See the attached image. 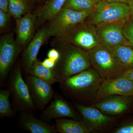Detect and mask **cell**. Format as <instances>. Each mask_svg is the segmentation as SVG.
<instances>
[{
  "label": "cell",
  "instance_id": "6da1fadb",
  "mask_svg": "<svg viewBox=\"0 0 133 133\" xmlns=\"http://www.w3.org/2000/svg\"><path fill=\"white\" fill-rule=\"evenodd\" d=\"M57 50L60 57L53 70L59 83L90 69L91 63L88 54L80 49L72 48Z\"/></svg>",
  "mask_w": 133,
  "mask_h": 133
},
{
  "label": "cell",
  "instance_id": "7a4b0ae2",
  "mask_svg": "<svg viewBox=\"0 0 133 133\" xmlns=\"http://www.w3.org/2000/svg\"><path fill=\"white\" fill-rule=\"evenodd\" d=\"M92 11L91 22L97 26L108 23L124 25L132 15L128 4L105 0L95 3Z\"/></svg>",
  "mask_w": 133,
  "mask_h": 133
},
{
  "label": "cell",
  "instance_id": "3957f363",
  "mask_svg": "<svg viewBox=\"0 0 133 133\" xmlns=\"http://www.w3.org/2000/svg\"><path fill=\"white\" fill-rule=\"evenodd\" d=\"M88 55L94 69L103 79L118 77L127 70L103 45L90 50Z\"/></svg>",
  "mask_w": 133,
  "mask_h": 133
},
{
  "label": "cell",
  "instance_id": "277c9868",
  "mask_svg": "<svg viewBox=\"0 0 133 133\" xmlns=\"http://www.w3.org/2000/svg\"><path fill=\"white\" fill-rule=\"evenodd\" d=\"M103 80L95 69L90 68L60 83L64 90L79 98L84 97L92 92L96 94Z\"/></svg>",
  "mask_w": 133,
  "mask_h": 133
},
{
  "label": "cell",
  "instance_id": "5b68a950",
  "mask_svg": "<svg viewBox=\"0 0 133 133\" xmlns=\"http://www.w3.org/2000/svg\"><path fill=\"white\" fill-rule=\"evenodd\" d=\"M91 12L77 11L63 8L49 21V37L57 36L72 27L84 21Z\"/></svg>",
  "mask_w": 133,
  "mask_h": 133
},
{
  "label": "cell",
  "instance_id": "8992f818",
  "mask_svg": "<svg viewBox=\"0 0 133 133\" xmlns=\"http://www.w3.org/2000/svg\"><path fill=\"white\" fill-rule=\"evenodd\" d=\"M9 85L16 104L19 109L22 111H33L35 107L28 86L22 76L20 64L15 67L11 73Z\"/></svg>",
  "mask_w": 133,
  "mask_h": 133
},
{
  "label": "cell",
  "instance_id": "52a82bcc",
  "mask_svg": "<svg viewBox=\"0 0 133 133\" xmlns=\"http://www.w3.org/2000/svg\"><path fill=\"white\" fill-rule=\"evenodd\" d=\"M118 95L126 97L133 96V82L124 76L104 79L101 83L95 95V99Z\"/></svg>",
  "mask_w": 133,
  "mask_h": 133
},
{
  "label": "cell",
  "instance_id": "ba28073f",
  "mask_svg": "<svg viewBox=\"0 0 133 133\" xmlns=\"http://www.w3.org/2000/svg\"><path fill=\"white\" fill-rule=\"evenodd\" d=\"M21 47L15 41L13 35H5L0 40V78L5 79L19 55Z\"/></svg>",
  "mask_w": 133,
  "mask_h": 133
},
{
  "label": "cell",
  "instance_id": "9c48e42d",
  "mask_svg": "<svg viewBox=\"0 0 133 133\" xmlns=\"http://www.w3.org/2000/svg\"><path fill=\"white\" fill-rule=\"evenodd\" d=\"M25 82L35 107L43 109L55 95L52 85L30 74Z\"/></svg>",
  "mask_w": 133,
  "mask_h": 133
},
{
  "label": "cell",
  "instance_id": "30bf717a",
  "mask_svg": "<svg viewBox=\"0 0 133 133\" xmlns=\"http://www.w3.org/2000/svg\"><path fill=\"white\" fill-rule=\"evenodd\" d=\"M56 37L58 41H68L78 47L90 50L99 45L100 41L97 35L86 29L74 31L68 29Z\"/></svg>",
  "mask_w": 133,
  "mask_h": 133
},
{
  "label": "cell",
  "instance_id": "8fae6325",
  "mask_svg": "<svg viewBox=\"0 0 133 133\" xmlns=\"http://www.w3.org/2000/svg\"><path fill=\"white\" fill-rule=\"evenodd\" d=\"M123 25L115 23L100 24L97 26V32L102 45L107 48L116 45H131L124 37Z\"/></svg>",
  "mask_w": 133,
  "mask_h": 133
},
{
  "label": "cell",
  "instance_id": "7c38bea8",
  "mask_svg": "<svg viewBox=\"0 0 133 133\" xmlns=\"http://www.w3.org/2000/svg\"><path fill=\"white\" fill-rule=\"evenodd\" d=\"M70 118L77 119L78 116L72 108L58 94H56L49 105L44 110L41 118L45 121L53 119Z\"/></svg>",
  "mask_w": 133,
  "mask_h": 133
},
{
  "label": "cell",
  "instance_id": "4fadbf2b",
  "mask_svg": "<svg viewBox=\"0 0 133 133\" xmlns=\"http://www.w3.org/2000/svg\"><path fill=\"white\" fill-rule=\"evenodd\" d=\"M49 37L47 27H42L28 44L22 57L23 68L26 73L29 74L33 63L37 59L41 47Z\"/></svg>",
  "mask_w": 133,
  "mask_h": 133
},
{
  "label": "cell",
  "instance_id": "5bb4252c",
  "mask_svg": "<svg viewBox=\"0 0 133 133\" xmlns=\"http://www.w3.org/2000/svg\"><path fill=\"white\" fill-rule=\"evenodd\" d=\"M77 109L82 115L83 122L92 130H100L111 123L113 118L102 112L93 107L77 104Z\"/></svg>",
  "mask_w": 133,
  "mask_h": 133
},
{
  "label": "cell",
  "instance_id": "9a60e30c",
  "mask_svg": "<svg viewBox=\"0 0 133 133\" xmlns=\"http://www.w3.org/2000/svg\"><path fill=\"white\" fill-rule=\"evenodd\" d=\"M37 14L28 13L16 21L17 44L21 48L26 47L35 36Z\"/></svg>",
  "mask_w": 133,
  "mask_h": 133
},
{
  "label": "cell",
  "instance_id": "2e32d148",
  "mask_svg": "<svg viewBox=\"0 0 133 133\" xmlns=\"http://www.w3.org/2000/svg\"><path fill=\"white\" fill-rule=\"evenodd\" d=\"M129 97L113 95L99 100L92 106L103 113L110 115L122 114L128 109L130 104Z\"/></svg>",
  "mask_w": 133,
  "mask_h": 133
},
{
  "label": "cell",
  "instance_id": "e0dca14e",
  "mask_svg": "<svg viewBox=\"0 0 133 133\" xmlns=\"http://www.w3.org/2000/svg\"><path fill=\"white\" fill-rule=\"evenodd\" d=\"M20 123L26 131L31 133H56L55 126L49 125L36 118L31 112L22 111L20 118Z\"/></svg>",
  "mask_w": 133,
  "mask_h": 133
},
{
  "label": "cell",
  "instance_id": "ac0fdd59",
  "mask_svg": "<svg viewBox=\"0 0 133 133\" xmlns=\"http://www.w3.org/2000/svg\"><path fill=\"white\" fill-rule=\"evenodd\" d=\"M67 0H47L42 7L37 12L36 28L49 21L64 6Z\"/></svg>",
  "mask_w": 133,
  "mask_h": 133
},
{
  "label": "cell",
  "instance_id": "d6986e66",
  "mask_svg": "<svg viewBox=\"0 0 133 133\" xmlns=\"http://www.w3.org/2000/svg\"><path fill=\"white\" fill-rule=\"evenodd\" d=\"M55 126L60 133H89L92 131L83 122L74 119H56Z\"/></svg>",
  "mask_w": 133,
  "mask_h": 133
},
{
  "label": "cell",
  "instance_id": "ffe728a7",
  "mask_svg": "<svg viewBox=\"0 0 133 133\" xmlns=\"http://www.w3.org/2000/svg\"><path fill=\"white\" fill-rule=\"evenodd\" d=\"M107 48L126 70L133 69V49L124 45Z\"/></svg>",
  "mask_w": 133,
  "mask_h": 133
},
{
  "label": "cell",
  "instance_id": "44dd1931",
  "mask_svg": "<svg viewBox=\"0 0 133 133\" xmlns=\"http://www.w3.org/2000/svg\"><path fill=\"white\" fill-rule=\"evenodd\" d=\"M29 74L51 85L59 82L54 70L44 66L42 64V62L37 59L33 63Z\"/></svg>",
  "mask_w": 133,
  "mask_h": 133
},
{
  "label": "cell",
  "instance_id": "7402d4cb",
  "mask_svg": "<svg viewBox=\"0 0 133 133\" xmlns=\"http://www.w3.org/2000/svg\"><path fill=\"white\" fill-rule=\"evenodd\" d=\"M9 13L15 20L30 13L31 5L28 0H9Z\"/></svg>",
  "mask_w": 133,
  "mask_h": 133
},
{
  "label": "cell",
  "instance_id": "603a6c76",
  "mask_svg": "<svg viewBox=\"0 0 133 133\" xmlns=\"http://www.w3.org/2000/svg\"><path fill=\"white\" fill-rule=\"evenodd\" d=\"M10 89L2 90L0 91V116L9 117L13 116L14 111L9 101Z\"/></svg>",
  "mask_w": 133,
  "mask_h": 133
},
{
  "label": "cell",
  "instance_id": "cb8c5ba5",
  "mask_svg": "<svg viewBox=\"0 0 133 133\" xmlns=\"http://www.w3.org/2000/svg\"><path fill=\"white\" fill-rule=\"evenodd\" d=\"M95 3L91 0H67L63 8L77 11H89L93 9Z\"/></svg>",
  "mask_w": 133,
  "mask_h": 133
},
{
  "label": "cell",
  "instance_id": "d4e9b609",
  "mask_svg": "<svg viewBox=\"0 0 133 133\" xmlns=\"http://www.w3.org/2000/svg\"><path fill=\"white\" fill-rule=\"evenodd\" d=\"M123 33L127 41L133 47V19L128 21L123 25Z\"/></svg>",
  "mask_w": 133,
  "mask_h": 133
},
{
  "label": "cell",
  "instance_id": "484cf974",
  "mask_svg": "<svg viewBox=\"0 0 133 133\" xmlns=\"http://www.w3.org/2000/svg\"><path fill=\"white\" fill-rule=\"evenodd\" d=\"M10 15L9 13H6L0 10V28H4L6 26L9 21Z\"/></svg>",
  "mask_w": 133,
  "mask_h": 133
},
{
  "label": "cell",
  "instance_id": "4316f807",
  "mask_svg": "<svg viewBox=\"0 0 133 133\" xmlns=\"http://www.w3.org/2000/svg\"><path fill=\"white\" fill-rule=\"evenodd\" d=\"M47 56L48 58L54 60L57 63L59 60L60 58V52L59 51L56 49H51L48 51Z\"/></svg>",
  "mask_w": 133,
  "mask_h": 133
},
{
  "label": "cell",
  "instance_id": "83f0119b",
  "mask_svg": "<svg viewBox=\"0 0 133 133\" xmlns=\"http://www.w3.org/2000/svg\"><path fill=\"white\" fill-rule=\"evenodd\" d=\"M115 133H133V124L123 126L115 132Z\"/></svg>",
  "mask_w": 133,
  "mask_h": 133
},
{
  "label": "cell",
  "instance_id": "f1b7e54d",
  "mask_svg": "<svg viewBox=\"0 0 133 133\" xmlns=\"http://www.w3.org/2000/svg\"><path fill=\"white\" fill-rule=\"evenodd\" d=\"M42 64L49 69H53L56 66V62L48 58L42 62Z\"/></svg>",
  "mask_w": 133,
  "mask_h": 133
},
{
  "label": "cell",
  "instance_id": "f546056e",
  "mask_svg": "<svg viewBox=\"0 0 133 133\" xmlns=\"http://www.w3.org/2000/svg\"><path fill=\"white\" fill-rule=\"evenodd\" d=\"M9 0H0V10L9 13Z\"/></svg>",
  "mask_w": 133,
  "mask_h": 133
},
{
  "label": "cell",
  "instance_id": "4dcf8cb0",
  "mask_svg": "<svg viewBox=\"0 0 133 133\" xmlns=\"http://www.w3.org/2000/svg\"><path fill=\"white\" fill-rule=\"evenodd\" d=\"M122 76H124L133 82V69H127L123 72Z\"/></svg>",
  "mask_w": 133,
  "mask_h": 133
},
{
  "label": "cell",
  "instance_id": "1f68e13d",
  "mask_svg": "<svg viewBox=\"0 0 133 133\" xmlns=\"http://www.w3.org/2000/svg\"><path fill=\"white\" fill-rule=\"evenodd\" d=\"M108 2L114 3H122L129 4L130 0H105Z\"/></svg>",
  "mask_w": 133,
  "mask_h": 133
},
{
  "label": "cell",
  "instance_id": "d6a6232c",
  "mask_svg": "<svg viewBox=\"0 0 133 133\" xmlns=\"http://www.w3.org/2000/svg\"><path fill=\"white\" fill-rule=\"evenodd\" d=\"M129 6L130 8L131 12L132 15L133 14V0H130L129 3Z\"/></svg>",
  "mask_w": 133,
  "mask_h": 133
},
{
  "label": "cell",
  "instance_id": "836d02e7",
  "mask_svg": "<svg viewBox=\"0 0 133 133\" xmlns=\"http://www.w3.org/2000/svg\"><path fill=\"white\" fill-rule=\"evenodd\" d=\"M91 1L95 4V3H97L101 1H104V0H91Z\"/></svg>",
  "mask_w": 133,
  "mask_h": 133
},
{
  "label": "cell",
  "instance_id": "e575fe53",
  "mask_svg": "<svg viewBox=\"0 0 133 133\" xmlns=\"http://www.w3.org/2000/svg\"><path fill=\"white\" fill-rule=\"evenodd\" d=\"M132 15L133 16V15Z\"/></svg>",
  "mask_w": 133,
  "mask_h": 133
},
{
  "label": "cell",
  "instance_id": "d590c367",
  "mask_svg": "<svg viewBox=\"0 0 133 133\" xmlns=\"http://www.w3.org/2000/svg\"><path fill=\"white\" fill-rule=\"evenodd\" d=\"M39 1H42V0H39Z\"/></svg>",
  "mask_w": 133,
  "mask_h": 133
},
{
  "label": "cell",
  "instance_id": "8d00e7d4",
  "mask_svg": "<svg viewBox=\"0 0 133 133\" xmlns=\"http://www.w3.org/2000/svg\"><path fill=\"white\" fill-rule=\"evenodd\" d=\"M37 1H39V0H37Z\"/></svg>",
  "mask_w": 133,
  "mask_h": 133
}]
</instances>
